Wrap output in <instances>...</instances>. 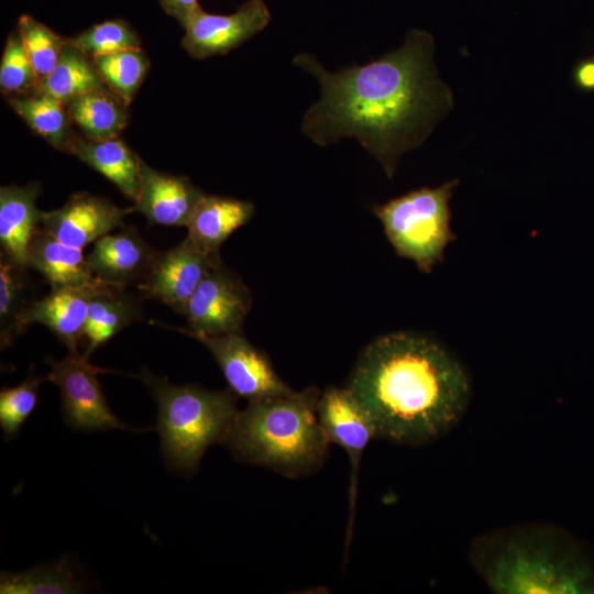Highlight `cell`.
I'll use <instances>...</instances> for the list:
<instances>
[{"instance_id":"1","label":"cell","mask_w":594,"mask_h":594,"mask_svg":"<svg viewBox=\"0 0 594 594\" xmlns=\"http://www.w3.org/2000/svg\"><path fill=\"white\" fill-rule=\"evenodd\" d=\"M433 54L432 35L414 29L399 48L336 73L309 53L296 55L294 65L312 75L321 89L304 116V134L320 146L354 138L392 179L402 156L421 145L453 107Z\"/></svg>"},{"instance_id":"2","label":"cell","mask_w":594,"mask_h":594,"mask_svg":"<svg viewBox=\"0 0 594 594\" xmlns=\"http://www.w3.org/2000/svg\"><path fill=\"white\" fill-rule=\"evenodd\" d=\"M346 387L372 418L377 438L407 446L444 437L471 399L461 363L437 341L406 331L370 342Z\"/></svg>"},{"instance_id":"3","label":"cell","mask_w":594,"mask_h":594,"mask_svg":"<svg viewBox=\"0 0 594 594\" xmlns=\"http://www.w3.org/2000/svg\"><path fill=\"white\" fill-rule=\"evenodd\" d=\"M469 559L494 593H594L592 561L552 525L528 522L486 532L472 542Z\"/></svg>"},{"instance_id":"4","label":"cell","mask_w":594,"mask_h":594,"mask_svg":"<svg viewBox=\"0 0 594 594\" xmlns=\"http://www.w3.org/2000/svg\"><path fill=\"white\" fill-rule=\"evenodd\" d=\"M320 393L311 386L249 402L238 413L224 444L238 460L287 477L314 473L323 464L330 444L317 414Z\"/></svg>"},{"instance_id":"5","label":"cell","mask_w":594,"mask_h":594,"mask_svg":"<svg viewBox=\"0 0 594 594\" xmlns=\"http://www.w3.org/2000/svg\"><path fill=\"white\" fill-rule=\"evenodd\" d=\"M142 378L157 403V430L167 464L194 472L208 448L224 444L239 413L238 396L230 388L175 385L148 373Z\"/></svg>"},{"instance_id":"6","label":"cell","mask_w":594,"mask_h":594,"mask_svg":"<svg viewBox=\"0 0 594 594\" xmlns=\"http://www.w3.org/2000/svg\"><path fill=\"white\" fill-rule=\"evenodd\" d=\"M458 179L422 187L372 207L395 252L430 273L455 240L451 230L450 200Z\"/></svg>"},{"instance_id":"7","label":"cell","mask_w":594,"mask_h":594,"mask_svg":"<svg viewBox=\"0 0 594 594\" xmlns=\"http://www.w3.org/2000/svg\"><path fill=\"white\" fill-rule=\"evenodd\" d=\"M46 380L61 391L63 416L76 430H135L122 422L110 409L98 374L109 372L92 365L86 355L68 353L61 361L48 360Z\"/></svg>"},{"instance_id":"8","label":"cell","mask_w":594,"mask_h":594,"mask_svg":"<svg viewBox=\"0 0 594 594\" xmlns=\"http://www.w3.org/2000/svg\"><path fill=\"white\" fill-rule=\"evenodd\" d=\"M251 307L245 284L220 262L188 299L183 312L185 332L193 338L240 332Z\"/></svg>"},{"instance_id":"9","label":"cell","mask_w":594,"mask_h":594,"mask_svg":"<svg viewBox=\"0 0 594 594\" xmlns=\"http://www.w3.org/2000/svg\"><path fill=\"white\" fill-rule=\"evenodd\" d=\"M195 339L213 355L229 388L238 397L256 402L293 392L275 372L268 356L242 331Z\"/></svg>"},{"instance_id":"10","label":"cell","mask_w":594,"mask_h":594,"mask_svg":"<svg viewBox=\"0 0 594 594\" xmlns=\"http://www.w3.org/2000/svg\"><path fill=\"white\" fill-rule=\"evenodd\" d=\"M220 262V254L202 251L186 237L176 246L158 252L140 289L183 315L193 293Z\"/></svg>"},{"instance_id":"11","label":"cell","mask_w":594,"mask_h":594,"mask_svg":"<svg viewBox=\"0 0 594 594\" xmlns=\"http://www.w3.org/2000/svg\"><path fill=\"white\" fill-rule=\"evenodd\" d=\"M270 20L263 0H250L229 15L211 14L199 8L183 26L182 46L198 59L223 55L261 32Z\"/></svg>"},{"instance_id":"12","label":"cell","mask_w":594,"mask_h":594,"mask_svg":"<svg viewBox=\"0 0 594 594\" xmlns=\"http://www.w3.org/2000/svg\"><path fill=\"white\" fill-rule=\"evenodd\" d=\"M130 212H133L132 207L120 208L103 197L79 193L63 207L43 211L41 226L61 242L82 250L123 227L124 217Z\"/></svg>"},{"instance_id":"13","label":"cell","mask_w":594,"mask_h":594,"mask_svg":"<svg viewBox=\"0 0 594 594\" xmlns=\"http://www.w3.org/2000/svg\"><path fill=\"white\" fill-rule=\"evenodd\" d=\"M204 195L187 177L161 173L141 161L132 211L143 213L154 224L187 227Z\"/></svg>"},{"instance_id":"14","label":"cell","mask_w":594,"mask_h":594,"mask_svg":"<svg viewBox=\"0 0 594 594\" xmlns=\"http://www.w3.org/2000/svg\"><path fill=\"white\" fill-rule=\"evenodd\" d=\"M87 261L92 275L101 283L127 288L146 277L158 252L134 228H123L94 242Z\"/></svg>"},{"instance_id":"15","label":"cell","mask_w":594,"mask_h":594,"mask_svg":"<svg viewBox=\"0 0 594 594\" xmlns=\"http://www.w3.org/2000/svg\"><path fill=\"white\" fill-rule=\"evenodd\" d=\"M317 414L330 443L343 448L353 469L359 468L365 448L377 438L375 425L361 403L348 387L329 386L320 393Z\"/></svg>"},{"instance_id":"16","label":"cell","mask_w":594,"mask_h":594,"mask_svg":"<svg viewBox=\"0 0 594 594\" xmlns=\"http://www.w3.org/2000/svg\"><path fill=\"white\" fill-rule=\"evenodd\" d=\"M105 286L108 285L53 287L50 294L29 304L22 317L24 328L43 324L65 344L68 353L79 354L89 301Z\"/></svg>"},{"instance_id":"17","label":"cell","mask_w":594,"mask_h":594,"mask_svg":"<svg viewBox=\"0 0 594 594\" xmlns=\"http://www.w3.org/2000/svg\"><path fill=\"white\" fill-rule=\"evenodd\" d=\"M26 266L40 273L52 288L106 285L92 275L81 249L61 242L43 226L29 243Z\"/></svg>"},{"instance_id":"18","label":"cell","mask_w":594,"mask_h":594,"mask_svg":"<svg viewBox=\"0 0 594 594\" xmlns=\"http://www.w3.org/2000/svg\"><path fill=\"white\" fill-rule=\"evenodd\" d=\"M40 193L37 182L23 187L11 185L0 188L1 252L25 266L29 243L42 221L43 211L35 204Z\"/></svg>"},{"instance_id":"19","label":"cell","mask_w":594,"mask_h":594,"mask_svg":"<svg viewBox=\"0 0 594 594\" xmlns=\"http://www.w3.org/2000/svg\"><path fill=\"white\" fill-rule=\"evenodd\" d=\"M254 211L250 201L205 194L186 227L187 238L202 251L219 254L222 243L248 223Z\"/></svg>"},{"instance_id":"20","label":"cell","mask_w":594,"mask_h":594,"mask_svg":"<svg viewBox=\"0 0 594 594\" xmlns=\"http://www.w3.org/2000/svg\"><path fill=\"white\" fill-rule=\"evenodd\" d=\"M141 316L136 298L125 288L105 286L91 297L82 333L85 354L89 358L99 346Z\"/></svg>"},{"instance_id":"21","label":"cell","mask_w":594,"mask_h":594,"mask_svg":"<svg viewBox=\"0 0 594 594\" xmlns=\"http://www.w3.org/2000/svg\"><path fill=\"white\" fill-rule=\"evenodd\" d=\"M70 154L108 178L127 197L135 199L142 160L123 141L116 138L100 141L77 138Z\"/></svg>"},{"instance_id":"22","label":"cell","mask_w":594,"mask_h":594,"mask_svg":"<svg viewBox=\"0 0 594 594\" xmlns=\"http://www.w3.org/2000/svg\"><path fill=\"white\" fill-rule=\"evenodd\" d=\"M12 110L36 134L57 150L70 153L77 139L66 103L51 95L34 92L24 97H11Z\"/></svg>"},{"instance_id":"23","label":"cell","mask_w":594,"mask_h":594,"mask_svg":"<svg viewBox=\"0 0 594 594\" xmlns=\"http://www.w3.org/2000/svg\"><path fill=\"white\" fill-rule=\"evenodd\" d=\"M66 106L72 123L87 140L116 138L128 122L127 106L109 89L84 94L72 99Z\"/></svg>"},{"instance_id":"24","label":"cell","mask_w":594,"mask_h":594,"mask_svg":"<svg viewBox=\"0 0 594 594\" xmlns=\"http://www.w3.org/2000/svg\"><path fill=\"white\" fill-rule=\"evenodd\" d=\"M103 89L108 88L91 58L67 43L55 68L38 81L36 92L51 95L67 105L78 96Z\"/></svg>"},{"instance_id":"25","label":"cell","mask_w":594,"mask_h":594,"mask_svg":"<svg viewBox=\"0 0 594 594\" xmlns=\"http://www.w3.org/2000/svg\"><path fill=\"white\" fill-rule=\"evenodd\" d=\"M28 266L21 265L3 252L0 254V343L4 350L26 329L23 314L29 300Z\"/></svg>"},{"instance_id":"26","label":"cell","mask_w":594,"mask_h":594,"mask_svg":"<svg viewBox=\"0 0 594 594\" xmlns=\"http://www.w3.org/2000/svg\"><path fill=\"white\" fill-rule=\"evenodd\" d=\"M107 88L127 107L146 77L150 62L141 48H131L91 59Z\"/></svg>"},{"instance_id":"27","label":"cell","mask_w":594,"mask_h":594,"mask_svg":"<svg viewBox=\"0 0 594 594\" xmlns=\"http://www.w3.org/2000/svg\"><path fill=\"white\" fill-rule=\"evenodd\" d=\"M80 592V584L64 558L22 573H2V594H69Z\"/></svg>"},{"instance_id":"28","label":"cell","mask_w":594,"mask_h":594,"mask_svg":"<svg viewBox=\"0 0 594 594\" xmlns=\"http://www.w3.org/2000/svg\"><path fill=\"white\" fill-rule=\"evenodd\" d=\"M67 43L89 58L124 50L141 48L138 33L123 20H109L67 38Z\"/></svg>"},{"instance_id":"29","label":"cell","mask_w":594,"mask_h":594,"mask_svg":"<svg viewBox=\"0 0 594 594\" xmlns=\"http://www.w3.org/2000/svg\"><path fill=\"white\" fill-rule=\"evenodd\" d=\"M18 30L40 81L57 65L67 38L30 15L20 16Z\"/></svg>"},{"instance_id":"30","label":"cell","mask_w":594,"mask_h":594,"mask_svg":"<svg viewBox=\"0 0 594 594\" xmlns=\"http://www.w3.org/2000/svg\"><path fill=\"white\" fill-rule=\"evenodd\" d=\"M38 79L25 51L19 30L6 43L0 64V87L3 94L24 97L36 92Z\"/></svg>"},{"instance_id":"31","label":"cell","mask_w":594,"mask_h":594,"mask_svg":"<svg viewBox=\"0 0 594 594\" xmlns=\"http://www.w3.org/2000/svg\"><path fill=\"white\" fill-rule=\"evenodd\" d=\"M41 378L32 372L25 381L14 387H3L0 392V427L7 439L13 437L38 400Z\"/></svg>"},{"instance_id":"32","label":"cell","mask_w":594,"mask_h":594,"mask_svg":"<svg viewBox=\"0 0 594 594\" xmlns=\"http://www.w3.org/2000/svg\"><path fill=\"white\" fill-rule=\"evenodd\" d=\"M167 14L184 26L200 8L198 0H157Z\"/></svg>"},{"instance_id":"33","label":"cell","mask_w":594,"mask_h":594,"mask_svg":"<svg viewBox=\"0 0 594 594\" xmlns=\"http://www.w3.org/2000/svg\"><path fill=\"white\" fill-rule=\"evenodd\" d=\"M576 84L586 90L594 89V61L582 62L575 69Z\"/></svg>"}]
</instances>
